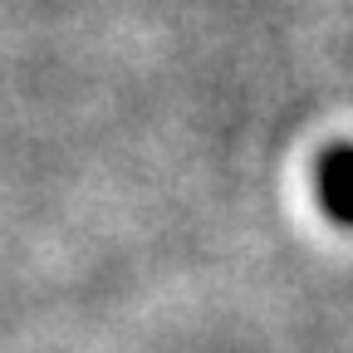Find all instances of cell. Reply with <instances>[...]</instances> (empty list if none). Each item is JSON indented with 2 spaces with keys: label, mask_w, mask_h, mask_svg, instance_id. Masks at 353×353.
I'll return each instance as SVG.
<instances>
[{
  "label": "cell",
  "mask_w": 353,
  "mask_h": 353,
  "mask_svg": "<svg viewBox=\"0 0 353 353\" xmlns=\"http://www.w3.org/2000/svg\"><path fill=\"white\" fill-rule=\"evenodd\" d=\"M314 192L329 221L353 231V143H329L314 162Z\"/></svg>",
  "instance_id": "obj_1"
}]
</instances>
